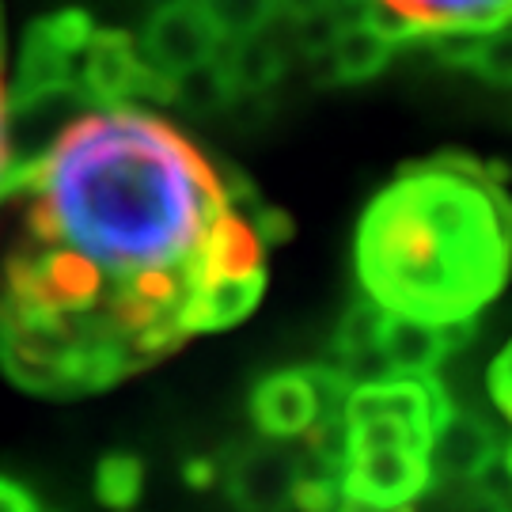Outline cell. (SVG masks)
Instances as JSON below:
<instances>
[{"label":"cell","instance_id":"1","mask_svg":"<svg viewBox=\"0 0 512 512\" xmlns=\"http://www.w3.org/2000/svg\"><path fill=\"white\" fill-rule=\"evenodd\" d=\"M0 368L88 395L239 323L266 289V217L175 122L80 110L0 194Z\"/></svg>","mask_w":512,"mask_h":512},{"label":"cell","instance_id":"2","mask_svg":"<svg viewBox=\"0 0 512 512\" xmlns=\"http://www.w3.org/2000/svg\"><path fill=\"white\" fill-rule=\"evenodd\" d=\"M353 270L376 311L467 327L509 285V186L471 156L403 167L361 213Z\"/></svg>","mask_w":512,"mask_h":512},{"label":"cell","instance_id":"3","mask_svg":"<svg viewBox=\"0 0 512 512\" xmlns=\"http://www.w3.org/2000/svg\"><path fill=\"white\" fill-rule=\"evenodd\" d=\"M448 414L452 399L433 376L353 384L338 421V494L380 509H414L433 490L429 448Z\"/></svg>","mask_w":512,"mask_h":512},{"label":"cell","instance_id":"4","mask_svg":"<svg viewBox=\"0 0 512 512\" xmlns=\"http://www.w3.org/2000/svg\"><path fill=\"white\" fill-rule=\"evenodd\" d=\"M349 384L338 368H285L251 391V421L270 440H308L342 421Z\"/></svg>","mask_w":512,"mask_h":512},{"label":"cell","instance_id":"5","mask_svg":"<svg viewBox=\"0 0 512 512\" xmlns=\"http://www.w3.org/2000/svg\"><path fill=\"white\" fill-rule=\"evenodd\" d=\"M95 23L84 12H54L31 23V31L23 38L19 50V73L12 99H31V95H76V80H80V61H84V46L92 38Z\"/></svg>","mask_w":512,"mask_h":512},{"label":"cell","instance_id":"6","mask_svg":"<svg viewBox=\"0 0 512 512\" xmlns=\"http://www.w3.org/2000/svg\"><path fill=\"white\" fill-rule=\"evenodd\" d=\"M304 452L281 448V440L247 444L224 463V490L239 512H289L296 509L304 482Z\"/></svg>","mask_w":512,"mask_h":512},{"label":"cell","instance_id":"7","mask_svg":"<svg viewBox=\"0 0 512 512\" xmlns=\"http://www.w3.org/2000/svg\"><path fill=\"white\" fill-rule=\"evenodd\" d=\"M141 57L160 76L175 80V76L198 69L205 61H213L224 46L220 31L209 23L198 0H175V4H160L145 23L141 35Z\"/></svg>","mask_w":512,"mask_h":512},{"label":"cell","instance_id":"8","mask_svg":"<svg viewBox=\"0 0 512 512\" xmlns=\"http://www.w3.org/2000/svg\"><path fill=\"white\" fill-rule=\"evenodd\" d=\"M463 327H437L414 315H376V361L384 376H437Z\"/></svg>","mask_w":512,"mask_h":512},{"label":"cell","instance_id":"9","mask_svg":"<svg viewBox=\"0 0 512 512\" xmlns=\"http://www.w3.org/2000/svg\"><path fill=\"white\" fill-rule=\"evenodd\" d=\"M403 38L478 35L512 23V0H372Z\"/></svg>","mask_w":512,"mask_h":512},{"label":"cell","instance_id":"10","mask_svg":"<svg viewBox=\"0 0 512 512\" xmlns=\"http://www.w3.org/2000/svg\"><path fill=\"white\" fill-rule=\"evenodd\" d=\"M497 437L490 425H482L471 414H452L440 421L433 448H429V471H433V486H478L482 478L494 471Z\"/></svg>","mask_w":512,"mask_h":512},{"label":"cell","instance_id":"11","mask_svg":"<svg viewBox=\"0 0 512 512\" xmlns=\"http://www.w3.org/2000/svg\"><path fill=\"white\" fill-rule=\"evenodd\" d=\"M403 31L391 23V19L372 4L368 12L353 16L342 23V31L334 38L330 54L315 57V65H327L330 80H342V84H361L380 76L395 57Z\"/></svg>","mask_w":512,"mask_h":512},{"label":"cell","instance_id":"12","mask_svg":"<svg viewBox=\"0 0 512 512\" xmlns=\"http://www.w3.org/2000/svg\"><path fill=\"white\" fill-rule=\"evenodd\" d=\"M220 69L232 84V95H258L274 84L277 76L285 73V54L266 31L247 38H232L220 46Z\"/></svg>","mask_w":512,"mask_h":512},{"label":"cell","instance_id":"13","mask_svg":"<svg viewBox=\"0 0 512 512\" xmlns=\"http://www.w3.org/2000/svg\"><path fill=\"white\" fill-rule=\"evenodd\" d=\"M228 99H236V95H232V84H228V76L220 69V54L213 61L198 65V69H190V73L171 80V103L183 107L186 114H194V118L213 114Z\"/></svg>","mask_w":512,"mask_h":512},{"label":"cell","instance_id":"14","mask_svg":"<svg viewBox=\"0 0 512 512\" xmlns=\"http://www.w3.org/2000/svg\"><path fill=\"white\" fill-rule=\"evenodd\" d=\"M198 4L224 42L270 31V23L277 19V0H198Z\"/></svg>","mask_w":512,"mask_h":512},{"label":"cell","instance_id":"15","mask_svg":"<svg viewBox=\"0 0 512 512\" xmlns=\"http://www.w3.org/2000/svg\"><path fill=\"white\" fill-rule=\"evenodd\" d=\"M467 69H475L482 80L512 88V23L490 27V31H478L471 57H467Z\"/></svg>","mask_w":512,"mask_h":512},{"label":"cell","instance_id":"16","mask_svg":"<svg viewBox=\"0 0 512 512\" xmlns=\"http://www.w3.org/2000/svg\"><path fill=\"white\" fill-rule=\"evenodd\" d=\"M141 490V463L137 459H107L99 467V497L107 505H129Z\"/></svg>","mask_w":512,"mask_h":512},{"label":"cell","instance_id":"17","mask_svg":"<svg viewBox=\"0 0 512 512\" xmlns=\"http://www.w3.org/2000/svg\"><path fill=\"white\" fill-rule=\"evenodd\" d=\"M16 171V133H12V88L4 80V54H0V194Z\"/></svg>","mask_w":512,"mask_h":512},{"label":"cell","instance_id":"18","mask_svg":"<svg viewBox=\"0 0 512 512\" xmlns=\"http://www.w3.org/2000/svg\"><path fill=\"white\" fill-rule=\"evenodd\" d=\"M490 395H494V406L501 410V418L512 425V338L494 357V368H490Z\"/></svg>","mask_w":512,"mask_h":512},{"label":"cell","instance_id":"19","mask_svg":"<svg viewBox=\"0 0 512 512\" xmlns=\"http://www.w3.org/2000/svg\"><path fill=\"white\" fill-rule=\"evenodd\" d=\"M0 512H42V509H38V501L23 486L0 478Z\"/></svg>","mask_w":512,"mask_h":512},{"label":"cell","instance_id":"20","mask_svg":"<svg viewBox=\"0 0 512 512\" xmlns=\"http://www.w3.org/2000/svg\"><path fill=\"white\" fill-rule=\"evenodd\" d=\"M330 512H414V509H380V505H368V501H357V497L338 494L334 509Z\"/></svg>","mask_w":512,"mask_h":512}]
</instances>
